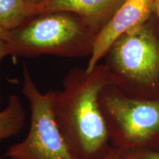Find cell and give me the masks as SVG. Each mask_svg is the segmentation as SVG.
<instances>
[{"mask_svg":"<svg viewBox=\"0 0 159 159\" xmlns=\"http://www.w3.org/2000/svg\"><path fill=\"white\" fill-rule=\"evenodd\" d=\"M9 55L8 49L6 43L3 40H0V63L6 56ZM1 94H0V105H1Z\"/></svg>","mask_w":159,"mask_h":159,"instance_id":"11","label":"cell"},{"mask_svg":"<svg viewBox=\"0 0 159 159\" xmlns=\"http://www.w3.org/2000/svg\"><path fill=\"white\" fill-rule=\"evenodd\" d=\"M6 33H7V31L4 30L2 27H0V40H3L4 41L6 35Z\"/></svg>","mask_w":159,"mask_h":159,"instance_id":"15","label":"cell"},{"mask_svg":"<svg viewBox=\"0 0 159 159\" xmlns=\"http://www.w3.org/2000/svg\"><path fill=\"white\" fill-rule=\"evenodd\" d=\"M123 0H47L31 8V16L43 12L68 11L76 13L97 35L122 4Z\"/></svg>","mask_w":159,"mask_h":159,"instance_id":"7","label":"cell"},{"mask_svg":"<svg viewBox=\"0 0 159 159\" xmlns=\"http://www.w3.org/2000/svg\"><path fill=\"white\" fill-rule=\"evenodd\" d=\"M21 91L30 108L27 136L11 145L4 157L8 159H79L60 130L53 113V91L38 88L28 66H22Z\"/></svg>","mask_w":159,"mask_h":159,"instance_id":"5","label":"cell"},{"mask_svg":"<svg viewBox=\"0 0 159 159\" xmlns=\"http://www.w3.org/2000/svg\"><path fill=\"white\" fill-rule=\"evenodd\" d=\"M113 85L104 63L93 70L73 67L53 91V113L60 130L79 159H103L112 147L100 105L99 94Z\"/></svg>","mask_w":159,"mask_h":159,"instance_id":"1","label":"cell"},{"mask_svg":"<svg viewBox=\"0 0 159 159\" xmlns=\"http://www.w3.org/2000/svg\"><path fill=\"white\" fill-rule=\"evenodd\" d=\"M127 159H159V150L150 148H139L121 151Z\"/></svg>","mask_w":159,"mask_h":159,"instance_id":"10","label":"cell"},{"mask_svg":"<svg viewBox=\"0 0 159 159\" xmlns=\"http://www.w3.org/2000/svg\"><path fill=\"white\" fill-rule=\"evenodd\" d=\"M105 58L113 85L125 94L159 99V22L155 14L118 38Z\"/></svg>","mask_w":159,"mask_h":159,"instance_id":"3","label":"cell"},{"mask_svg":"<svg viewBox=\"0 0 159 159\" xmlns=\"http://www.w3.org/2000/svg\"><path fill=\"white\" fill-rule=\"evenodd\" d=\"M121 158V151L116 150L114 148H111L108 153L105 156L103 159H120Z\"/></svg>","mask_w":159,"mask_h":159,"instance_id":"12","label":"cell"},{"mask_svg":"<svg viewBox=\"0 0 159 159\" xmlns=\"http://www.w3.org/2000/svg\"><path fill=\"white\" fill-rule=\"evenodd\" d=\"M154 14L159 22V0H154Z\"/></svg>","mask_w":159,"mask_h":159,"instance_id":"14","label":"cell"},{"mask_svg":"<svg viewBox=\"0 0 159 159\" xmlns=\"http://www.w3.org/2000/svg\"><path fill=\"white\" fill-rule=\"evenodd\" d=\"M27 2V3L30 5L31 8L33 7H35V6H38L44 2L47 1V0H26ZM31 12V11H30Z\"/></svg>","mask_w":159,"mask_h":159,"instance_id":"13","label":"cell"},{"mask_svg":"<svg viewBox=\"0 0 159 159\" xmlns=\"http://www.w3.org/2000/svg\"><path fill=\"white\" fill-rule=\"evenodd\" d=\"M154 14V0H123L118 9L95 38L87 63V71L93 70L104 58L116 40Z\"/></svg>","mask_w":159,"mask_h":159,"instance_id":"6","label":"cell"},{"mask_svg":"<svg viewBox=\"0 0 159 159\" xmlns=\"http://www.w3.org/2000/svg\"><path fill=\"white\" fill-rule=\"evenodd\" d=\"M0 159H2V157L1 156H0Z\"/></svg>","mask_w":159,"mask_h":159,"instance_id":"17","label":"cell"},{"mask_svg":"<svg viewBox=\"0 0 159 159\" xmlns=\"http://www.w3.org/2000/svg\"><path fill=\"white\" fill-rule=\"evenodd\" d=\"M120 159H127V158H125V157L122 156V152H121V158H120Z\"/></svg>","mask_w":159,"mask_h":159,"instance_id":"16","label":"cell"},{"mask_svg":"<svg viewBox=\"0 0 159 159\" xmlns=\"http://www.w3.org/2000/svg\"><path fill=\"white\" fill-rule=\"evenodd\" d=\"M96 36L91 26L76 13L49 11L32 15L7 31L4 41L11 56L82 57L90 56Z\"/></svg>","mask_w":159,"mask_h":159,"instance_id":"2","label":"cell"},{"mask_svg":"<svg viewBox=\"0 0 159 159\" xmlns=\"http://www.w3.org/2000/svg\"><path fill=\"white\" fill-rule=\"evenodd\" d=\"M30 11L26 0H0V27L6 31L16 28L30 16Z\"/></svg>","mask_w":159,"mask_h":159,"instance_id":"9","label":"cell"},{"mask_svg":"<svg viewBox=\"0 0 159 159\" xmlns=\"http://www.w3.org/2000/svg\"><path fill=\"white\" fill-rule=\"evenodd\" d=\"M25 108L19 97L12 94L3 110H0V142L16 136L25 125Z\"/></svg>","mask_w":159,"mask_h":159,"instance_id":"8","label":"cell"},{"mask_svg":"<svg viewBox=\"0 0 159 159\" xmlns=\"http://www.w3.org/2000/svg\"><path fill=\"white\" fill-rule=\"evenodd\" d=\"M111 146L120 151L159 150V99L128 96L111 84L99 94Z\"/></svg>","mask_w":159,"mask_h":159,"instance_id":"4","label":"cell"}]
</instances>
